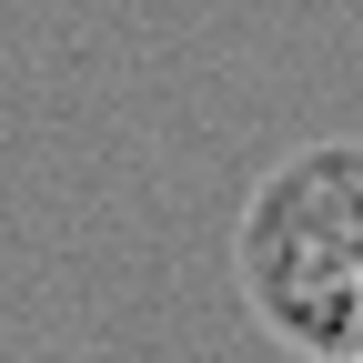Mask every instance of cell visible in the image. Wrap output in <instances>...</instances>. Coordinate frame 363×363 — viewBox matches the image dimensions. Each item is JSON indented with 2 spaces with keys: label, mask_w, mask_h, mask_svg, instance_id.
I'll use <instances>...</instances> for the list:
<instances>
[{
  "label": "cell",
  "mask_w": 363,
  "mask_h": 363,
  "mask_svg": "<svg viewBox=\"0 0 363 363\" xmlns=\"http://www.w3.org/2000/svg\"><path fill=\"white\" fill-rule=\"evenodd\" d=\"M353 353H363V283H353Z\"/></svg>",
  "instance_id": "6da1fadb"
}]
</instances>
